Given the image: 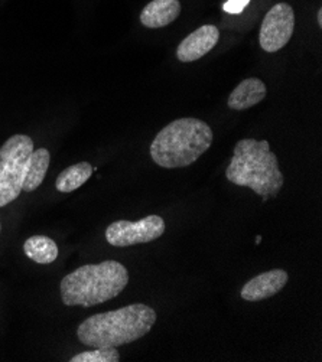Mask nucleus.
Here are the masks:
<instances>
[{
    "label": "nucleus",
    "instance_id": "1",
    "mask_svg": "<svg viewBox=\"0 0 322 362\" xmlns=\"http://www.w3.org/2000/svg\"><path fill=\"white\" fill-rule=\"evenodd\" d=\"M156 322V312L143 303H133L117 310L87 317L77 329L80 342L90 348L122 346L149 334Z\"/></svg>",
    "mask_w": 322,
    "mask_h": 362
},
{
    "label": "nucleus",
    "instance_id": "2",
    "mask_svg": "<svg viewBox=\"0 0 322 362\" xmlns=\"http://www.w3.org/2000/svg\"><path fill=\"white\" fill-rule=\"evenodd\" d=\"M226 176L231 184L250 188L266 198H275L283 187V175L268 140H240L234 148Z\"/></svg>",
    "mask_w": 322,
    "mask_h": 362
},
{
    "label": "nucleus",
    "instance_id": "3",
    "mask_svg": "<svg viewBox=\"0 0 322 362\" xmlns=\"http://www.w3.org/2000/svg\"><path fill=\"white\" fill-rule=\"evenodd\" d=\"M127 283V269L115 260L86 264L61 280V299L65 306L91 308L117 298Z\"/></svg>",
    "mask_w": 322,
    "mask_h": 362
},
{
    "label": "nucleus",
    "instance_id": "4",
    "mask_svg": "<svg viewBox=\"0 0 322 362\" xmlns=\"http://www.w3.org/2000/svg\"><path fill=\"white\" fill-rule=\"evenodd\" d=\"M211 127L195 117L178 119L165 126L151 144V156L165 169L187 168L211 146Z\"/></svg>",
    "mask_w": 322,
    "mask_h": 362
},
{
    "label": "nucleus",
    "instance_id": "5",
    "mask_svg": "<svg viewBox=\"0 0 322 362\" xmlns=\"http://www.w3.org/2000/svg\"><path fill=\"white\" fill-rule=\"evenodd\" d=\"M32 152L33 140L25 134L12 136L0 148V208L19 198Z\"/></svg>",
    "mask_w": 322,
    "mask_h": 362
},
{
    "label": "nucleus",
    "instance_id": "6",
    "mask_svg": "<svg viewBox=\"0 0 322 362\" xmlns=\"http://www.w3.org/2000/svg\"><path fill=\"white\" fill-rule=\"evenodd\" d=\"M165 233V221L159 215H149L139 221H115L105 230V241L115 247H129L158 240Z\"/></svg>",
    "mask_w": 322,
    "mask_h": 362
},
{
    "label": "nucleus",
    "instance_id": "7",
    "mask_svg": "<svg viewBox=\"0 0 322 362\" xmlns=\"http://www.w3.org/2000/svg\"><path fill=\"white\" fill-rule=\"evenodd\" d=\"M295 29V13L291 5L277 4L275 5L265 16L259 42L263 51L277 52L286 44H288L294 35Z\"/></svg>",
    "mask_w": 322,
    "mask_h": 362
},
{
    "label": "nucleus",
    "instance_id": "8",
    "mask_svg": "<svg viewBox=\"0 0 322 362\" xmlns=\"http://www.w3.org/2000/svg\"><path fill=\"white\" fill-rule=\"evenodd\" d=\"M220 40V30L214 25H204L190 33L176 49L181 62H194L207 55Z\"/></svg>",
    "mask_w": 322,
    "mask_h": 362
},
{
    "label": "nucleus",
    "instance_id": "9",
    "mask_svg": "<svg viewBox=\"0 0 322 362\" xmlns=\"http://www.w3.org/2000/svg\"><path fill=\"white\" fill-rule=\"evenodd\" d=\"M288 273L280 269H275L253 277L241 288V298L246 302H260L277 295L288 283Z\"/></svg>",
    "mask_w": 322,
    "mask_h": 362
},
{
    "label": "nucleus",
    "instance_id": "10",
    "mask_svg": "<svg viewBox=\"0 0 322 362\" xmlns=\"http://www.w3.org/2000/svg\"><path fill=\"white\" fill-rule=\"evenodd\" d=\"M181 13L180 0H152L140 13L143 26L156 29L175 22Z\"/></svg>",
    "mask_w": 322,
    "mask_h": 362
},
{
    "label": "nucleus",
    "instance_id": "11",
    "mask_svg": "<svg viewBox=\"0 0 322 362\" xmlns=\"http://www.w3.org/2000/svg\"><path fill=\"white\" fill-rule=\"evenodd\" d=\"M268 94L266 86L259 78H247L241 81L229 97V107L231 110H247V108L259 104Z\"/></svg>",
    "mask_w": 322,
    "mask_h": 362
},
{
    "label": "nucleus",
    "instance_id": "12",
    "mask_svg": "<svg viewBox=\"0 0 322 362\" xmlns=\"http://www.w3.org/2000/svg\"><path fill=\"white\" fill-rule=\"evenodd\" d=\"M50 159H51V155L47 149L44 148L37 151L33 149L28 162V169H26V176H25L22 191L33 192L41 187L50 168Z\"/></svg>",
    "mask_w": 322,
    "mask_h": 362
},
{
    "label": "nucleus",
    "instance_id": "13",
    "mask_svg": "<svg viewBox=\"0 0 322 362\" xmlns=\"http://www.w3.org/2000/svg\"><path fill=\"white\" fill-rule=\"evenodd\" d=\"M25 256L38 264H51L58 257V245L45 235H33L23 244Z\"/></svg>",
    "mask_w": 322,
    "mask_h": 362
},
{
    "label": "nucleus",
    "instance_id": "14",
    "mask_svg": "<svg viewBox=\"0 0 322 362\" xmlns=\"http://www.w3.org/2000/svg\"><path fill=\"white\" fill-rule=\"evenodd\" d=\"M93 172L94 169L88 162L76 163L73 166L67 168L58 175L55 187L59 192H64V194L73 192L87 182L90 176L93 175Z\"/></svg>",
    "mask_w": 322,
    "mask_h": 362
},
{
    "label": "nucleus",
    "instance_id": "15",
    "mask_svg": "<svg viewBox=\"0 0 322 362\" xmlns=\"http://www.w3.org/2000/svg\"><path fill=\"white\" fill-rule=\"evenodd\" d=\"M71 362H119L120 354L115 346H101L93 351L81 352L69 359Z\"/></svg>",
    "mask_w": 322,
    "mask_h": 362
},
{
    "label": "nucleus",
    "instance_id": "16",
    "mask_svg": "<svg viewBox=\"0 0 322 362\" xmlns=\"http://www.w3.org/2000/svg\"><path fill=\"white\" fill-rule=\"evenodd\" d=\"M250 2H252V0H227L224 6H223V9H224L226 13L240 15L248 6Z\"/></svg>",
    "mask_w": 322,
    "mask_h": 362
},
{
    "label": "nucleus",
    "instance_id": "17",
    "mask_svg": "<svg viewBox=\"0 0 322 362\" xmlns=\"http://www.w3.org/2000/svg\"><path fill=\"white\" fill-rule=\"evenodd\" d=\"M316 22H318V25L321 28L322 26V9H318V12H316Z\"/></svg>",
    "mask_w": 322,
    "mask_h": 362
},
{
    "label": "nucleus",
    "instance_id": "18",
    "mask_svg": "<svg viewBox=\"0 0 322 362\" xmlns=\"http://www.w3.org/2000/svg\"><path fill=\"white\" fill-rule=\"evenodd\" d=\"M260 241H262V235H258L256 237V244H260Z\"/></svg>",
    "mask_w": 322,
    "mask_h": 362
},
{
    "label": "nucleus",
    "instance_id": "19",
    "mask_svg": "<svg viewBox=\"0 0 322 362\" xmlns=\"http://www.w3.org/2000/svg\"><path fill=\"white\" fill-rule=\"evenodd\" d=\"M0 230H2V227H0Z\"/></svg>",
    "mask_w": 322,
    "mask_h": 362
}]
</instances>
